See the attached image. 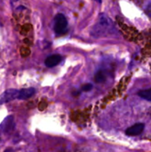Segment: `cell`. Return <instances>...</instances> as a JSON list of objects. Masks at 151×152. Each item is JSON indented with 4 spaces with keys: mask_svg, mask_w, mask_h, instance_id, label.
I'll use <instances>...</instances> for the list:
<instances>
[{
    "mask_svg": "<svg viewBox=\"0 0 151 152\" xmlns=\"http://www.w3.org/2000/svg\"><path fill=\"white\" fill-rule=\"evenodd\" d=\"M115 31V26L112 20L105 14H101L98 22L93 27L92 36L94 37H106L109 34H113Z\"/></svg>",
    "mask_w": 151,
    "mask_h": 152,
    "instance_id": "1",
    "label": "cell"
},
{
    "mask_svg": "<svg viewBox=\"0 0 151 152\" xmlns=\"http://www.w3.org/2000/svg\"><path fill=\"white\" fill-rule=\"evenodd\" d=\"M53 28H54V31H55L56 35H62L67 31L68 20H67L66 17L63 14L59 13V14H57L55 16Z\"/></svg>",
    "mask_w": 151,
    "mask_h": 152,
    "instance_id": "2",
    "label": "cell"
},
{
    "mask_svg": "<svg viewBox=\"0 0 151 152\" xmlns=\"http://www.w3.org/2000/svg\"><path fill=\"white\" fill-rule=\"evenodd\" d=\"M19 93L20 90L18 89H7L0 96V105L7 103L15 99H19Z\"/></svg>",
    "mask_w": 151,
    "mask_h": 152,
    "instance_id": "3",
    "label": "cell"
},
{
    "mask_svg": "<svg viewBox=\"0 0 151 152\" xmlns=\"http://www.w3.org/2000/svg\"><path fill=\"white\" fill-rule=\"evenodd\" d=\"M144 128H145V125L143 123H137L127 128L125 130V134L128 136H136L141 134L143 132Z\"/></svg>",
    "mask_w": 151,
    "mask_h": 152,
    "instance_id": "4",
    "label": "cell"
},
{
    "mask_svg": "<svg viewBox=\"0 0 151 152\" xmlns=\"http://www.w3.org/2000/svg\"><path fill=\"white\" fill-rule=\"evenodd\" d=\"M61 60H62V57L60 54H52L45 59L44 64L48 68H53L57 66L61 61Z\"/></svg>",
    "mask_w": 151,
    "mask_h": 152,
    "instance_id": "5",
    "label": "cell"
},
{
    "mask_svg": "<svg viewBox=\"0 0 151 152\" xmlns=\"http://www.w3.org/2000/svg\"><path fill=\"white\" fill-rule=\"evenodd\" d=\"M35 94H36V89L33 88V87L20 89L19 99L18 100H27V99L32 97Z\"/></svg>",
    "mask_w": 151,
    "mask_h": 152,
    "instance_id": "6",
    "label": "cell"
},
{
    "mask_svg": "<svg viewBox=\"0 0 151 152\" xmlns=\"http://www.w3.org/2000/svg\"><path fill=\"white\" fill-rule=\"evenodd\" d=\"M138 95L146 100V101H149V102H151V88L150 89H145V90H142L138 93Z\"/></svg>",
    "mask_w": 151,
    "mask_h": 152,
    "instance_id": "7",
    "label": "cell"
},
{
    "mask_svg": "<svg viewBox=\"0 0 151 152\" xmlns=\"http://www.w3.org/2000/svg\"><path fill=\"white\" fill-rule=\"evenodd\" d=\"M95 81L97 83H102L106 80V74L103 70H100L96 73L95 77H94Z\"/></svg>",
    "mask_w": 151,
    "mask_h": 152,
    "instance_id": "8",
    "label": "cell"
},
{
    "mask_svg": "<svg viewBox=\"0 0 151 152\" xmlns=\"http://www.w3.org/2000/svg\"><path fill=\"white\" fill-rule=\"evenodd\" d=\"M93 89V85L92 84H86V85H84L82 86V90L84 92H89Z\"/></svg>",
    "mask_w": 151,
    "mask_h": 152,
    "instance_id": "9",
    "label": "cell"
},
{
    "mask_svg": "<svg viewBox=\"0 0 151 152\" xmlns=\"http://www.w3.org/2000/svg\"><path fill=\"white\" fill-rule=\"evenodd\" d=\"M146 13H147L150 17H151V4H148V6L146 7Z\"/></svg>",
    "mask_w": 151,
    "mask_h": 152,
    "instance_id": "10",
    "label": "cell"
},
{
    "mask_svg": "<svg viewBox=\"0 0 151 152\" xmlns=\"http://www.w3.org/2000/svg\"><path fill=\"white\" fill-rule=\"evenodd\" d=\"M13 1H17V0H13Z\"/></svg>",
    "mask_w": 151,
    "mask_h": 152,
    "instance_id": "11",
    "label": "cell"
}]
</instances>
